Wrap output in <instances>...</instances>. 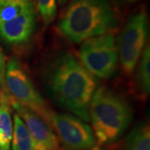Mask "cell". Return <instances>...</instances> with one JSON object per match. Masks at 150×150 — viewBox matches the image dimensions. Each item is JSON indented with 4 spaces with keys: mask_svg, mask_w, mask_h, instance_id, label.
I'll list each match as a JSON object with an SVG mask.
<instances>
[{
    "mask_svg": "<svg viewBox=\"0 0 150 150\" xmlns=\"http://www.w3.org/2000/svg\"><path fill=\"white\" fill-rule=\"evenodd\" d=\"M5 58L0 49V88L4 91V71H5Z\"/></svg>",
    "mask_w": 150,
    "mask_h": 150,
    "instance_id": "15",
    "label": "cell"
},
{
    "mask_svg": "<svg viewBox=\"0 0 150 150\" xmlns=\"http://www.w3.org/2000/svg\"><path fill=\"white\" fill-rule=\"evenodd\" d=\"M149 36L148 16L144 8L132 13L116 39L118 62L126 76H130L137 67Z\"/></svg>",
    "mask_w": 150,
    "mask_h": 150,
    "instance_id": "6",
    "label": "cell"
},
{
    "mask_svg": "<svg viewBox=\"0 0 150 150\" xmlns=\"http://www.w3.org/2000/svg\"><path fill=\"white\" fill-rule=\"evenodd\" d=\"M121 150H150V129L147 123L136 125L123 139Z\"/></svg>",
    "mask_w": 150,
    "mask_h": 150,
    "instance_id": "11",
    "label": "cell"
},
{
    "mask_svg": "<svg viewBox=\"0 0 150 150\" xmlns=\"http://www.w3.org/2000/svg\"><path fill=\"white\" fill-rule=\"evenodd\" d=\"M88 112L98 148L115 144L128 129L134 115L126 98L106 86L97 87Z\"/></svg>",
    "mask_w": 150,
    "mask_h": 150,
    "instance_id": "3",
    "label": "cell"
},
{
    "mask_svg": "<svg viewBox=\"0 0 150 150\" xmlns=\"http://www.w3.org/2000/svg\"><path fill=\"white\" fill-rule=\"evenodd\" d=\"M10 103L0 104V150L10 149L13 137V122Z\"/></svg>",
    "mask_w": 150,
    "mask_h": 150,
    "instance_id": "13",
    "label": "cell"
},
{
    "mask_svg": "<svg viewBox=\"0 0 150 150\" xmlns=\"http://www.w3.org/2000/svg\"><path fill=\"white\" fill-rule=\"evenodd\" d=\"M43 25L48 27L57 16V0H33Z\"/></svg>",
    "mask_w": 150,
    "mask_h": 150,
    "instance_id": "14",
    "label": "cell"
},
{
    "mask_svg": "<svg viewBox=\"0 0 150 150\" xmlns=\"http://www.w3.org/2000/svg\"><path fill=\"white\" fill-rule=\"evenodd\" d=\"M115 1H117L118 3H123V2H125L126 0H115Z\"/></svg>",
    "mask_w": 150,
    "mask_h": 150,
    "instance_id": "18",
    "label": "cell"
},
{
    "mask_svg": "<svg viewBox=\"0 0 150 150\" xmlns=\"http://www.w3.org/2000/svg\"><path fill=\"white\" fill-rule=\"evenodd\" d=\"M4 91L17 102L28 108L49 125L53 111L41 96L29 74L17 58L5 65Z\"/></svg>",
    "mask_w": 150,
    "mask_h": 150,
    "instance_id": "5",
    "label": "cell"
},
{
    "mask_svg": "<svg viewBox=\"0 0 150 150\" xmlns=\"http://www.w3.org/2000/svg\"><path fill=\"white\" fill-rule=\"evenodd\" d=\"M10 104L25 123L33 141L35 150H63L58 137L44 120L13 98Z\"/></svg>",
    "mask_w": 150,
    "mask_h": 150,
    "instance_id": "9",
    "label": "cell"
},
{
    "mask_svg": "<svg viewBox=\"0 0 150 150\" xmlns=\"http://www.w3.org/2000/svg\"><path fill=\"white\" fill-rule=\"evenodd\" d=\"M118 14L110 0H71L57 23L60 34L72 43L113 33Z\"/></svg>",
    "mask_w": 150,
    "mask_h": 150,
    "instance_id": "2",
    "label": "cell"
},
{
    "mask_svg": "<svg viewBox=\"0 0 150 150\" xmlns=\"http://www.w3.org/2000/svg\"><path fill=\"white\" fill-rule=\"evenodd\" d=\"M38 27L33 0H0V39L14 51L27 48Z\"/></svg>",
    "mask_w": 150,
    "mask_h": 150,
    "instance_id": "4",
    "label": "cell"
},
{
    "mask_svg": "<svg viewBox=\"0 0 150 150\" xmlns=\"http://www.w3.org/2000/svg\"><path fill=\"white\" fill-rule=\"evenodd\" d=\"M11 99H12V98L0 88V104L4 102L10 103Z\"/></svg>",
    "mask_w": 150,
    "mask_h": 150,
    "instance_id": "16",
    "label": "cell"
},
{
    "mask_svg": "<svg viewBox=\"0 0 150 150\" xmlns=\"http://www.w3.org/2000/svg\"><path fill=\"white\" fill-rule=\"evenodd\" d=\"M42 79L55 103L82 120L90 121L89 103L98 83L78 54L65 49L51 54L43 65Z\"/></svg>",
    "mask_w": 150,
    "mask_h": 150,
    "instance_id": "1",
    "label": "cell"
},
{
    "mask_svg": "<svg viewBox=\"0 0 150 150\" xmlns=\"http://www.w3.org/2000/svg\"><path fill=\"white\" fill-rule=\"evenodd\" d=\"M81 43L78 56L92 75L108 79L116 74L119 62L116 38L112 33L88 38Z\"/></svg>",
    "mask_w": 150,
    "mask_h": 150,
    "instance_id": "7",
    "label": "cell"
},
{
    "mask_svg": "<svg viewBox=\"0 0 150 150\" xmlns=\"http://www.w3.org/2000/svg\"><path fill=\"white\" fill-rule=\"evenodd\" d=\"M57 1H58V3H59V5H61V6L65 5V4L69 2V0H57Z\"/></svg>",
    "mask_w": 150,
    "mask_h": 150,
    "instance_id": "17",
    "label": "cell"
},
{
    "mask_svg": "<svg viewBox=\"0 0 150 150\" xmlns=\"http://www.w3.org/2000/svg\"><path fill=\"white\" fill-rule=\"evenodd\" d=\"M13 130L12 137V150H35L33 141L22 118L13 115Z\"/></svg>",
    "mask_w": 150,
    "mask_h": 150,
    "instance_id": "12",
    "label": "cell"
},
{
    "mask_svg": "<svg viewBox=\"0 0 150 150\" xmlns=\"http://www.w3.org/2000/svg\"><path fill=\"white\" fill-rule=\"evenodd\" d=\"M50 128L59 139L63 150H99L92 128L71 113L53 112Z\"/></svg>",
    "mask_w": 150,
    "mask_h": 150,
    "instance_id": "8",
    "label": "cell"
},
{
    "mask_svg": "<svg viewBox=\"0 0 150 150\" xmlns=\"http://www.w3.org/2000/svg\"><path fill=\"white\" fill-rule=\"evenodd\" d=\"M138 64V69L134 77V89L140 98L145 99L150 91L149 44H146Z\"/></svg>",
    "mask_w": 150,
    "mask_h": 150,
    "instance_id": "10",
    "label": "cell"
},
{
    "mask_svg": "<svg viewBox=\"0 0 150 150\" xmlns=\"http://www.w3.org/2000/svg\"><path fill=\"white\" fill-rule=\"evenodd\" d=\"M130 2H136V1H139V0H129Z\"/></svg>",
    "mask_w": 150,
    "mask_h": 150,
    "instance_id": "19",
    "label": "cell"
}]
</instances>
